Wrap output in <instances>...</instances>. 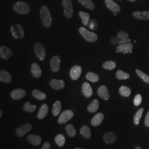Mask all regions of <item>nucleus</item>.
I'll list each match as a JSON object with an SVG mask.
<instances>
[{"instance_id":"f257e3e1","label":"nucleus","mask_w":149,"mask_h":149,"mask_svg":"<svg viewBox=\"0 0 149 149\" xmlns=\"http://www.w3.org/2000/svg\"><path fill=\"white\" fill-rule=\"evenodd\" d=\"M40 18L44 26L47 28L50 27L52 23V17L47 6H42L40 10Z\"/></svg>"},{"instance_id":"f03ea898","label":"nucleus","mask_w":149,"mask_h":149,"mask_svg":"<svg viewBox=\"0 0 149 149\" xmlns=\"http://www.w3.org/2000/svg\"><path fill=\"white\" fill-rule=\"evenodd\" d=\"M14 11L18 14L26 15L29 13L30 11V7L29 5L23 2L19 1L17 2L13 7Z\"/></svg>"},{"instance_id":"7ed1b4c3","label":"nucleus","mask_w":149,"mask_h":149,"mask_svg":"<svg viewBox=\"0 0 149 149\" xmlns=\"http://www.w3.org/2000/svg\"><path fill=\"white\" fill-rule=\"evenodd\" d=\"M79 32L84 39L89 42H95L98 39V37L95 33L89 31L84 27H80Z\"/></svg>"},{"instance_id":"20e7f679","label":"nucleus","mask_w":149,"mask_h":149,"mask_svg":"<svg viewBox=\"0 0 149 149\" xmlns=\"http://www.w3.org/2000/svg\"><path fill=\"white\" fill-rule=\"evenodd\" d=\"M11 33L15 39H21L24 37V32L21 26L19 24H14L11 28Z\"/></svg>"},{"instance_id":"39448f33","label":"nucleus","mask_w":149,"mask_h":149,"mask_svg":"<svg viewBox=\"0 0 149 149\" xmlns=\"http://www.w3.org/2000/svg\"><path fill=\"white\" fill-rule=\"evenodd\" d=\"M62 3L64 7V13L65 16L70 18L73 15V5L71 0H63Z\"/></svg>"},{"instance_id":"423d86ee","label":"nucleus","mask_w":149,"mask_h":149,"mask_svg":"<svg viewBox=\"0 0 149 149\" xmlns=\"http://www.w3.org/2000/svg\"><path fill=\"white\" fill-rule=\"evenodd\" d=\"M33 49L38 58L41 61H44L45 58V50L43 45L41 43H36Z\"/></svg>"},{"instance_id":"0eeeda50","label":"nucleus","mask_w":149,"mask_h":149,"mask_svg":"<svg viewBox=\"0 0 149 149\" xmlns=\"http://www.w3.org/2000/svg\"><path fill=\"white\" fill-rule=\"evenodd\" d=\"M74 113L71 110H66L60 114L58 119V123L59 124H64L68 122L74 117Z\"/></svg>"},{"instance_id":"6e6552de","label":"nucleus","mask_w":149,"mask_h":149,"mask_svg":"<svg viewBox=\"0 0 149 149\" xmlns=\"http://www.w3.org/2000/svg\"><path fill=\"white\" fill-rule=\"evenodd\" d=\"M32 129V125L30 123L25 124L16 129V134L19 137H23L26 134L29 132Z\"/></svg>"},{"instance_id":"1a4fd4ad","label":"nucleus","mask_w":149,"mask_h":149,"mask_svg":"<svg viewBox=\"0 0 149 149\" xmlns=\"http://www.w3.org/2000/svg\"><path fill=\"white\" fill-rule=\"evenodd\" d=\"M133 48V45L131 43H127L123 45H119L117 47V53L122 52L123 54H127L128 53H132Z\"/></svg>"},{"instance_id":"9d476101","label":"nucleus","mask_w":149,"mask_h":149,"mask_svg":"<svg viewBox=\"0 0 149 149\" xmlns=\"http://www.w3.org/2000/svg\"><path fill=\"white\" fill-rule=\"evenodd\" d=\"M82 73V68L79 65H75L70 70V75L73 80H77Z\"/></svg>"},{"instance_id":"9b49d317","label":"nucleus","mask_w":149,"mask_h":149,"mask_svg":"<svg viewBox=\"0 0 149 149\" xmlns=\"http://www.w3.org/2000/svg\"><path fill=\"white\" fill-rule=\"evenodd\" d=\"M26 91L21 88H18L13 91L11 93V98L14 100H19L26 96Z\"/></svg>"},{"instance_id":"f8f14e48","label":"nucleus","mask_w":149,"mask_h":149,"mask_svg":"<svg viewBox=\"0 0 149 149\" xmlns=\"http://www.w3.org/2000/svg\"><path fill=\"white\" fill-rule=\"evenodd\" d=\"M13 55L11 49L8 47L2 46L0 47V58L3 59H8Z\"/></svg>"},{"instance_id":"ddd939ff","label":"nucleus","mask_w":149,"mask_h":149,"mask_svg":"<svg viewBox=\"0 0 149 149\" xmlns=\"http://www.w3.org/2000/svg\"><path fill=\"white\" fill-rule=\"evenodd\" d=\"M60 58L59 56H54L50 61L51 69L54 72H58L60 69Z\"/></svg>"},{"instance_id":"4468645a","label":"nucleus","mask_w":149,"mask_h":149,"mask_svg":"<svg viewBox=\"0 0 149 149\" xmlns=\"http://www.w3.org/2000/svg\"><path fill=\"white\" fill-rule=\"evenodd\" d=\"M117 37L120 39L118 42L119 45H123L125 44L130 43V39H129V35L128 33L123 31H120L117 34Z\"/></svg>"},{"instance_id":"2eb2a0df","label":"nucleus","mask_w":149,"mask_h":149,"mask_svg":"<svg viewBox=\"0 0 149 149\" xmlns=\"http://www.w3.org/2000/svg\"><path fill=\"white\" fill-rule=\"evenodd\" d=\"M105 3L107 7L114 13H118L120 11V8L119 6L113 0H105Z\"/></svg>"},{"instance_id":"dca6fc26","label":"nucleus","mask_w":149,"mask_h":149,"mask_svg":"<svg viewBox=\"0 0 149 149\" xmlns=\"http://www.w3.org/2000/svg\"><path fill=\"white\" fill-rule=\"evenodd\" d=\"M97 93L99 96L104 100H109L110 97L109 92L106 86L103 85L100 86L98 89Z\"/></svg>"},{"instance_id":"f3484780","label":"nucleus","mask_w":149,"mask_h":149,"mask_svg":"<svg viewBox=\"0 0 149 149\" xmlns=\"http://www.w3.org/2000/svg\"><path fill=\"white\" fill-rule=\"evenodd\" d=\"M50 85L54 89L59 90L64 88L65 84L63 80L52 79L50 81Z\"/></svg>"},{"instance_id":"a211bd4d","label":"nucleus","mask_w":149,"mask_h":149,"mask_svg":"<svg viewBox=\"0 0 149 149\" xmlns=\"http://www.w3.org/2000/svg\"><path fill=\"white\" fill-rule=\"evenodd\" d=\"M117 140L116 134L113 132H107L103 136V140L107 144H111L114 143Z\"/></svg>"},{"instance_id":"6ab92c4d","label":"nucleus","mask_w":149,"mask_h":149,"mask_svg":"<svg viewBox=\"0 0 149 149\" xmlns=\"http://www.w3.org/2000/svg\"><path fill=\"white\" fill-rule=\"evenodd\" d=\"M11 81H12V77L10 73L4 70H0V81L6 84H9L11 82Z\"/></svg>"},{"instance_id":"aec40b11","label":"nucleus","mask_w":149,"mask_h":149,"mask_svg":"<svg viewBox=\"0 0 149 149\" xmlns=\"http://www.w3.org/2000/svg\"><path fill=\"white\" fill-rule=\"evenodd\" d=\"M82 92L84 95L87 98H89L92 95L93 92L90 85L88 82H84L82 87Z\"/></svg>"},{"instance_id":"412c9836","label":"nucleus","mask_w":149,"mask_h":149,"mask_svg":"<svg viewBox=\"0 0 149 149\" xmlns=\"http://www.w3.org/2000/svg\"><path fill=\"white\" fill-rule=\"evenodd\" d=\"M28 141L33 145L35 146L39 145L42 142V138L40 136L35 134H31L27 136Z\"/></svg>"},{"instance_id":"4be33fe9","label":"nucleus","mask_w":149,"mask_h":149,"mask_svg":"<svg viewBox=\"0 0 149 149\" xmlns=\"http://www.w3.org/2000/svg\"><path fill=\"white\" fill-rule=\"evenodd\" d=\"M104 118V115L102 113H98L91 120V124L94 127L99 126L101 124Z\"/></svg>"},{"instance_id":"5701e85b","label":"nucleus","mask_w":149,"mask_h":149,"mask_svg":"<svg viewBox=\"0 0 149 149\" xmlns=\"http://www.w3.org/2000/svg\"><path fill=\"white\" fill-rule=\"evenodd\" d=\"M31 73L36 78H39L42 75V70L39 65L37 63H33L31 66Z\"/></svg>"},{"instance_id":"b1692460","label":"nucleus","mask_w":149,"mask_h":149,"mask_svg":"<svg viewBox=\"0 0 149 149\" xmlns=\"http://www.w3.org/2000/svg\"><path fill=\"white\" fill-rule=\"evenodd\" d=\"M134 17L138 19L148 20L149 19V11L146 12H139L136 11L133 13Z\"/></svg>"},{"instance_id":"393cba45","label":"nucleus","mask_w":149,"mask_h":149,"mask_svg":"<svg viewBox=\"0 0 149 149\" xmlns=\"http://www.w3.org/2000/svg\"><path fill=\"white\" fill-rule=\"evenodd\" d=\"M48 105L45 103L43 104L41 106L39 113L38 114L37 117L39 119H42L43 118L45 117L48 114Z\"/></svg>"},{"instance_id":"a878e982","label":"nucleus","mask_w":149,"mask_h":149,"mask_svg":"<svg viewBox=\"0 0 149 149\" xmlns=\"http://www.w3.org/2000/svg\"><path fill=\"white\" fill-rule=\"evenodd\" d=\"M80 133L82 135L83 137H84L86 139L90 138L91 136V132L90 129L86 125L82 126L81 128Z\"/></svg>"},{"instance_id":"bb28decb","label":"nucleus","mask_w":149,"mask_h":149,"mask_svg":"<svg viewBox=\"0 0 149 149\" xmlns=\"http://www.w3.org/2000/svg\"><path fill=\"white\" fill-rule=\"evenodd\" d=\"M98 107H99V102L97 100L95 99L91 102L90 104L87 107V110L91 113H95L98 110Z\"/></svg>"},{"instance_id":"cd10ccee","label":"nucleus","mask_w":149,"mask_h":149,"mask_svg":"<svg viewBox=\"0 0 149 149\" xmlns=\"http://www.w3.org/2000/svg\"><path fill=\"white\" fill-rule=\"evenodd\" d=\"M32 96L38 100H44L47 98V96L40 91L34 90L32 91Z\"/></svg>"},{"instance_id":"c85d7f7f","label":"nucleus","mask_w":149,"mask_h":149,"mask_svg":"<svg viewBox=\"0 0 149 149\" xmlns=\"http://www.w3.org/2000/svg\"><path fill=\"white\" fill-rule=\"evenodd\" d=\"M81 5L83 6L86 8L90 9L91 10H93L95 9V5L91 0H78Z\"/></svg>"},{"instance_id":"c756f323","label":"nucleus","mask_w":149,"mask_h":149,"mask_svg":"<svg viewBox=\"0 0 149 149\" xmlns=\"http://www.w3.org/2000/svg\"><path fill=\"white\" fill-rule=\"evenodd\" d=\"M61 103L59 101H56L54 103L53 107L52 113L53 114L54 116H58L61 112Z\"/></svg>"},{"instance_id":"7c9ffc66","label":"nucleus","mask_w":149,"mask_h":149,"mask_svg":"<svg viewBox=\"0 0 149 149\" xmlns=\"http://www.w3.org/2000/svg\"><path fill=\"white\" fill-rule=\"evenodd\" d=\"M79 15L82 19L83 24L84 26H87L90 21V15L87 13L84 12L82 11H80L79 12Z\"/></svg>"},{"instance_id":"2f4dec72","label":"nucleus","mask_w":149,"mask_h":149,"mask_svg":"<svg viewBox=\"0 0 149 149\" xmlns=\"http://www.w3.org/2000/svg\"><path fill=\"white\" fill-rule=\"evenodd\" d=\"M86 78L87 80L90 81L91 82H98L100 80L99 76L93 72H88L86 75Z\"/></svg>"},{"instance_id":"473e14b6","label":"nucleus","mask_w":149,"mask_h":149,"mask_svg":"<svg viewBox=\"0 0 149 149\" xmlns=\"http://www.w3.org/2000/svg\"><path fill=\"white\" fill-rule=\"evenodd\" d=\"M119 93L121 96L125 97H128L131 94V90L127 86H121L119 88Z\"/></svg>"},{"instance_id":"72a5a7b5","label":"nucleus","mask_w":149,"mask_h":149,"mask_svg":"<svg viewBox=\"0 0 149 149\" xmlns=\"http://www.w3.org/2000/svg\"><path fill=\"white\" fill-rule=\"evenodd\" d=\"M65 130L67 134L70 137H74L76 134V131L74 129V126L72 124H68L66 126Z\"/></svg>"},{"instance_id":"f704fd0d","label":"nucleus","mask_w":149,"mask_h":149,"mask_svg":"<svg viewBox=\"0 0 149 149\" xmlns=\"http://www.w3.org/2000/svg\"><path fill=\"white\" fill-rule=\"evenodd\" d=\"M116 77L119 80H127L130 77V74L119 70L116 72Z\"/></svg>"},{"instance_id":"c9c22d12","label":"nucleus","mask_w":149,"mask_h":149,"mask_svg":"<svg viewBox=\"0 0 149 149\" xmlns=\"http://www.w3.org/2000/svg\"><path fill=\"white\" fill-rule=\"evenodd\" d=\"M143 112H144V108H141V109L138 110V112H136V114H135V116L134 117V123L135 125H137L139 124L140 119L142 117Z\"/></svg>"},{"instance_id":"e433bc0d","label":"nucleus","mask_w":149,"mask_h":149,"mask_svg":"<svg viewBox=\"0 0 149 149\" xmlns=\"http://www.w3.org/2000/svg\"><path fill=\"white\" fill-rule=\"evenodd\" d=\"M55 141L56 144H57L60 147L64 146L65 143V138L63 134H59L56 136L55 138Z\"/></svg>"},{"instance_id":"4c0bfd02","label":"nucleus","mask_w":149,"mask_h":149,"mask_svg":"<svg viewBox=\"0 0 149 149\" xmlns=\"http://www.w3.org/2000/svg\"><path fill=\"white\" fill-rule=\"evenodd\" d=\"M102 66L105 69L112 70L116 67V63L113 61H108L104 63L102 65Z\"/></svg>"},{"instance_id":"58836bf2","label":"nucleus","mask_w":149,"mask_h":149,"mask_svg":"<svg viewBox=\"0 0 149 149\" xmlns=\"http://www.w3.org/2000/svg\"><path fill=\"white\" fill-rule=\"evenodd\" d=\"M23 109H24V111H26V112L32 113V112H34L36 111V106L32 104L29 102H27L24 104Z\"/></svg>"},{"instance_id":"ea45409f","label":"nucleus","mask_w":149,"mask_h":149,"mask_svg":"<svg viewBox=\"0 0 149 149\" xmlns=\"http://www.w3.org/2000/svg\"><path fill=\"white\" fill-rule=\"evenodd\" d=\"M136 73L142 80L144 81V82L149 84V76L148 74H145L141 71L138 69L136 70Z\"/></svg>"},{"instance_id":"a19ab883","label":"nucleus","mask_w":149,"mask_h":149,"mask_svg":"<svg viewBox=\"0 0 149 149\" xmlns=\"http://www.w3.org/2000/svg\"><path fill=\"white\" fill-rule=\"evenodd\" d=\"M142 101V97L140 94L136 95L134 100V104L136 106H139Z\"/></svg>"},{"instance_id":"79ce46f5","label":"nucleus","mask_w":149,"mask_h":149,"mask_svg":"<svg viewBox=\"0 0 149 149\" xmlns=\"http://www.w3.org/2000/svg\"><path fill=\"white\" fill-rule=\"evenodd\" d=\"M145 125L146 127H149V112H148V113L146 116L145 119Z\"/></svg>"},{"instance_id":"37998d69","label":"nucleus","mask_w":149,"mask_h":149,"mask_svg":"<svg viewBox=\"0 0 149 149\" xmlns=\"http://www.w3.org/2000/svg\"><path fill=\"white\" fill-rule=\"evenodd\" d=\"M51 149V146L50 144L48 142L45 143L42 146V149Z\"/></svg>"},{"instance_id":"c03bdc74","label":"nucleus","mask_w":149,"mask_h":149,"mask_svg":"<svg viewBox=\"0 0 149 149\" xmlns=\"http://www.w3.org/2000/svg\"><path fill=\"white\" fill-rule=\"evenodd\" d=\"M2 111L0 109V118L2 117Z\"/></svg>"},{"instance_id":"a18cd8bd","label":"nucleus","mask_w":149,"mask_h":149,"mask_svg":"<svg viewBox=\"0 0 149 149\" xmlns=\"http://www.w3.org/2000/svg\"><path fill=\"white\" fill-rule=\"evenodd\" d=\"M135 149H141V148L140 147V146H137Z\"/></svg>"},{"instance_id":"49530a36","label":"nucleus","mask_w":149,"mask_h":149,"mask_svg":"<svg viewBox=\"0 0 149 149\" xmlns=\"http://www.w3.org/2000/svg\"><path fill=\"white\" fill-rule=\"evenodd\" d=\"M129 1H131V2H134V1H135V0H129Z\"/></svg>"},{"instance_id":"de8ad7c7","label":"nucleus","mask_w":149,"mask_h":149,"mask_svg":"<svg viewBox=\"0 0 149 149\" xmlns=\"http://www.w3.org/2000/svg\"><path fill=\"white\" fill-rule=\"evenodd\" d=\"M114 16H116V15H117L116 13H114Z\"/></svg>"},{"instance_id":"09e8293b","label":"nucleus","mask_w":149,"mask_h":149,"mask_svg":"<svg viewBox=\"0 0 149 149\" xmlns=\"http://www.w3.org/2000/svg\"><path fill=\"white\" fill-rule=\"evenodd\" d=\"M81 149V148H76V149Z\"/></svg>"},{"instance_id":"8fccbe9b","label":"nucleus","mask_w":149,"mask_h":149,"mask_svg":"<svg viewBox=\"0 0 149 149\" xmlns=\"http://www.w3.org/2000/svg\"><path fill=\"white\" fill-rule=\"evenodd\" d=\"M119 1H122V0H119Z\"/></svg>"}]
</instances>
